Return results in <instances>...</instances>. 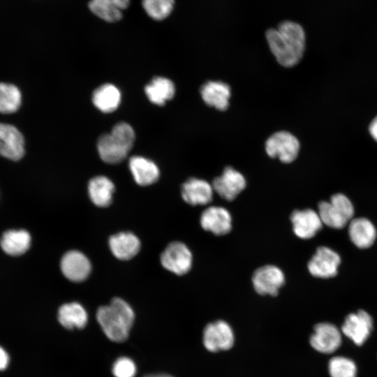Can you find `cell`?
<instances>
[{
  "mask_svg": "<svg viewBox=\"0 0 377 377\" xmlns=\"http://www.w3.org/2000/svg\"><path fill=\"white\" fill-rule=\"evenodd\" d=\"M269 47L276 61L284 67H292L302 59L305 49V33L302 26L284 21L266 32Z\"/></svg>",
  "mask_w": 377,
  "mask_h": 377,
  "instance_id": "6da1fadb",
  "label": "cell"
},
{
  "mask_svg": "<svg viewBox=\"0 0 377 377\" xmlns=\"http://www.w3.org/2000/svg\"><path fill=\"white\" fill-rule=\"evenodd\" d=\"M96 318L108 339L112 341L122 342L128 337L135 314L126 301L115 297L109 305L98 309Z\"/></svg>",
  "mask_w": 377,
  "mask_h": 377,
  "instance_id": "7a4b0ae2",
  "label": "cell"
},
{
  "mask_svg": "<svg viewBox=\"0 0 377 377\" xmlns=\"http://www.w3.org/2000/svg\"><path fill=\"white\" fill-rule=\"evenodd\" d=\"M135 135L132 126L126 122L115 124L110 133L101 135L97 150L103 161L117 164L123 161L132 149Z\"/></svg>",
  "mask_w": 377,
  "mask_h": 377,
  "instance_id": "3957f363",
  "label": "cell"
},
{
  "mask_svg": "<svg viewBox=\"0 0 377 377\" xmlns=\"http://www.w3.org/2000/svg\"><path fill=\"white\" fill-rule=\"evenodd\" d=\"M318 213L323 224L334 229H341L353 219L354 207L348 197L337 193L330 201H322L318 204Z\"/></svg>",
  "mask_w": 377,
  "mask_h": 377,
  "instance_id": "277c9868",
  "label": "cell"
},
{
  "mask_svg": "<svg viewBox=\"0 0 377 377\" xmlns=\"http://www.w3.org/2000/svg\"><path fill=\"white\" fill-rule=\"evenodd\" d=\"M265 150L272 158L289 163L295 160L300 151V142L295 136L287 131L272 134L265 142Z\"/></svg>",
  "mask_w": 377,
  "mask_h": 377,
  "instance_id": "5b68a950",
  "label": "cell"
},
{
  "mask_svg": "<svg viewBox=\"0 0 377 377\" xmlns=\"http://www.w3.org/2000/svg\"><path fill=\"white\" fill-rule=\"evenodd\" d=\"M192 260L191 251L180 242L170 243L161 255L162 266L177 275L186 274L191 267Z\"/></svg>",
  "mask_w": 377,
  "mask_h": 377,
  "instance_id": "8992f818",
  "label": "cell"
},
{
  "mask_svg": "<svg viewBox=\"0 0 377 377\" xmlns=\"http://www.w3.org/2000/svg\"><path fill=\"white\" fill-rule=\"evenodd\" d=\"M284 283L283 272L273 265H263L258 268L252 276L253 288L260 295L276 296Z\"/></svg>",
  "mask_w": 377,
  "mask_h": 377,
  "instance_id": "52a82bcc",
  "label": "cell"
},
{
  "mask_svg": "<svg viewBox=\"0 0 377 377\" xmlns=\"http://www.w3.org/2000/svg\"><path fill=\"white\" fill-rule=\"evenodd\" d=\"M341 263L339 255L326 246H320L309 260V273L318 278L327 279L337 275Z\"/></svg>",
  "mask_w": 377,
  "mask_h": 377,
  "instance_id": "ba28073f",
  "label": "cell"
},
{
  "mask_svg": "<svg viewBox=\"0 0 377 377\" xmlns=\"http://www.w3.org/2000/svg\"><path fill=\"white\" fill-rule=\"evenodd\" d=\"M203 342L211 352L230 349L234 343V334L230 326L223 320L209 323L204 330Z\"/></svg>",
  "mask_w": 377,
  "mask_h": 377,
  "instance_id": "9c48e42d",
  "label": "cell"
},
{
  "mask_svg": "<svg viewBox=\"0 0 377 377\" xmlns=\"http://www.w3.org/2000/svg\"><path fill=\"white\" fill-rule=\"evenodd\" d=\"M244 177L232 167H226L212 182V188L222 198L231 201L246 187Z\"/></svg>",
  "mask_w": 377,
  "mask_h": 377,
  "instance_id": "30bf717a",
  "label": "cell"
},
{
  "mask_svg": "<svg viewBox=\"0 0 377 377\" xmlns=\"http://www.w3.org/2000/svg\"><path fill=\"white\" fill-rule=\"evenodd\" d=\"M24 154V140L14 126L0 123V156L13 161L21 159Z\"/></svg>",
  "mask_w": 377,
  "mask_h": 377,
  "instance_id": "8fae6325",
  "label": "cell"
},
{
  "mask_svg": "<svg viewBox=\"0 0 377 377\" xmlns=\"http://www.w3.org/2000/svg\"><path fill=\"white\" fill-rule=\"evenodd\" d=\"M373 321L364 310L350 313L346 318L341 327L342 332L357 346L362 345L371 334Z\"/></svg>",
  "mask_w": 377,
  "mask_h": 377,
  "instance_id": "7c38bea8",
  "label": "cell"
},
{
  "mask_svg": "<svg viewBox=\"0 0 377 377\" xmlns=\"http://www.w3.org/2000/svg\"><path fill=\"white\" fill-rule=\"evenodd\" d=\"M91 269L89 259L78 251H69L61 260V270L68 279L73 282L84 281Z\"/></svg>",
  "mask_w": 377,
  "mask_h": 377,
  "instance_id": "4fadbf2b",
  "label": "cell"
},
{
  "mask_svg": "<svg viewBox=\"0 0 377 377\" xmlns=\"http://www.w3.org/2000/svg\"><path fill=\"white\" fill-rule=\"evenodd\" d=\"M310 343L320 353H332L337 350L341 343V333L337 327L331 323H318L314 327Z\"/></svg>",
  "mask_w": 377,
  "mask_h": 377,
  "instance_id": "5bb4252c",
  "label": "cell"
},
{
  "mask_svg": "<svg viewBox=\"0 0 377 377\" xmlns=\"http://www.w3.org/2000/svg\"><path fill=\"white\" fill-rule=\"evenodd\" d=\"M290 221L295 235L304 239L314 237L323 225L318 213L312 209L293 211Z\"/></svg>",
  "mask_w": 377,
  "mask_h": 377,
  "instance_id": "9a60e30c",
  "label": "cell"
},
{
  "mask_svg": "<svg viewBox=\"0 0 377 377\" xmlns=\"http://www.w3.org/2000/svg\"><path fill=\"white\" fill-rule=\"evenodd\" d=\"M201 227L216 235H223L232 229V217L230 212L222 207L211 206L201 214Z\"/></svg>",
  "mask_w": 377,
  "mask_h": 377,
  "instance_id": "2e32d148",
  "label": "cell"
},
{
  "mask_svg": "<svg viewBox=\"0 0 377 377\" xmlns=\"http://www.w3.org/2000/svg\"><path fill=\"white\" fill-rule=\"evenodd\" d=\"M214 189L207 181L190 178L182 186L183 200L191 205H204L212 200Z\"/></svg>",
  "mask_w": 377,
  "mask_h": 377,
  "instance_id": "e0dca14e",
  "label": "cell"
},
{
  "mask_svg": "<svg viewBox=\"0 0 377 377\" xmlns=\"http://www.w3.org/2000/svg\"><path fill=\"white\" fill-rule=\"evenodd\" d=\"M230 91V86L221 81H208L200 89L203 101L221 111L228 108Z\"/></svg>",
  "mask_w": 377,
  "mask_h": 377,
  "instance_id": "ac0fdd59",
  "label": "cell"
},
{
  "mask_svg": "<svg viewBox=\"0 0 377 377\" xmlns=\"http://www.w3.org/2000/svg\"><path fill=\"white\" fill-rule=\"evenodd\" d=\"M109 246L117 258L127 260L133 258L139 252L140 242L132 232H123L110 237Z\"/></svg>",
  "mask_w": 377,
  "mask_h": 377,
  "instance_id": "d6986e66",
  "label": "cell"
},
{
  "mask_svg": "<svg viewBox=\"0 0 377 377\" xmlns=\"http://www.w3.org/2000/svg\"><path fill=\"white\" fill-rule=\"evenodd\" d=\"M128 166L135 182L140 186H149L159 178L160 171L156 164L143 156H132Z\"/></svg>",
  "mask_w": 377,
  "mask_h": 377,
  "instance_id": "ffe728a7",
  "label": "cell"
},
{
  "mask_svg": "<svg viewBox=\"0 0 377 377\" xmlns=\"http://www.w3.org/2000/svg\"><path fill=\"white\" fill-rule=\"evenodd\" d=\"M348 235L357 247L367 249L374 243L377 232L369 219L361 217L353 219L349 222Z\"/></svg>",
  "mask_w": 377,
  "mask_h": 377,
  "instance_id": "44dd1931",
  "label": "cell"
},
{
  "mask_svg": "<svg viewBox=\"0 0 377 377\" xmlns=\"http://www.w3.org/2000/svg\"><path fill=\"white\" fill-rule=\"evenodd\" d=\"M31 238L25 230H9L0 239L2 250L8 255L17 256L24 254L30 247Z\"/></svg>",
  "mask_w": 377,
  "mask_h": 377,
  "instance_id": "7402d4cb",
  "label": "cell"
},
{
  "mask_svg": "<svg viewBox=\"0 0 377 377\" xmlns=\"http://www.w3.org/2000/svg\"><path fill=\"white\" fill-rule=\"evenodd\" d=\"M114 185L103 175L93 177L88 184V192L91 200L98 207H105L110 205Z\"/></svg>",
  "mask_w": 377,
  "mask_h": 377,
  "instance_id": "603a6c76",
  "label": "cell"
},
{
  "mask_svg": "<svg viewBox=\"0 0 377 377\" xmlns=\"http://www.w3.org/2000/svg\"><path fill=\"white\" fill-rule=\"evenodd\" d=\"M92 102L101 112L110 113L119 107L121 102V93L116 86L109 83L104 84L94 91Z\"/></svg>",
  "mask_w": 377,
  "mask_h": 377,
  "instance_id": "cb8c5ba5",
  "label": "cell"
},
{
  "mask_svg": "<svg viewBox=\"0 0 377 377\" xmlns=\"http://www.w3.org/2000/svg\"><path fill=\"white\" fill-rule=\"evenodd\" d=\"M148 99L154 104L163 105L172 99L175 94L174 83L164 77H154L145 87Z\"/></svg>",
  "mask_w": 377,
  "mask_h": 377,
  "instance_id": "d4e9b609",
  "label": "cell"
},
{
  "mask_svg": "<svg viewBox=\"0 0 377 377\" xmlns=\"http://www.w3.org/2000/svg\"><path fill=\"white\" fill-rule=\"evenodd\" d=\"M87 311L77 302L64 304L58 311L59 322L68 330L83 328L87 323Z\"/></svg>",
  "mask_w": 377,
  "mask_h": 377,
  "instance_id": "484cf974",
  "label": "cell"
},
{
  "mask_svg": "<svg viewBox=\"0 0 377 377\" xmlns=\"http://www.w3.org/2000/svg\"><path fill=\"white\" fill-rule=\"evenodd\" d=\"M22 95L14 84L0 82V113L12 114L20 107Z\"/></svg>",
  "mask_w": 377,
  "mask_h": 377,
  "instance_id": "4316f807",
  "label": "cell"
},
{
  "mask_svg": "<svg viewBox=\"0 0 377 377\" xmlns=\"http://www.w3.org/2000/svg\"><path fill=\"white\" fill-rule=\"evenodd\" d=\"M142 5L151 18L159 21L165 20L170 15L175 0H142Z\"/></svg>",
  "mask_w": 377,
  "mask_h": 377,
  "instance_id": "83f0119b",
  "label": "cell"
},
{
  "mask_svg": "<svg viewBox=\"0 0 377 377\" xmlns=\"http://www.w3.org/2000/svg\"><path fill=\"white\" fill-rule=\"evenodd\" d=\"M329 373L331 377H356V365L346 357H334L329 362Z\"/></svg>",
  "mask_w": 377,
  "mask_h": 377,
  "instance_id": "f1b7e54d",
  "label": "cell"
},
{
  "mask_svg": "<svg viewBox=\"0 0 377 377\" xmlns=\"http://www.w3.org/2000/svg\"><path fill=\"white\" fill-rule=\"evenodd\" d=\"M88 7L95 15L108 22H118L123 16L121 10L98 0L89 1Z\"/></svg>",
  "mask_w": 377,
  "mask_h": 377,
  "instance_id": "f546056e",
  "label": "cell"
},
{
  "mask_svg": "<svg viewBox=\"0 0 377 377\" xmlns=\"http://www.w3.org/2000/svg\"><path fill=\"white\" fill-rule=\"evenodd\" d=\"M112 373L115 377H134L136 374V367L132 360L121 357L114 362Z\"/></svg>",
  "mask_w": 377,
  "mask_h": 377,
  "instance_id": "4dcf8cb0",
  "label": "cell"
},
{
  "mask_svg": "<svg viewBox=\"0 0 377 377\" xmlns=\"http://www.w3.org/2000/svg\"><path fill=\"white\" fill-rule=\"evenodd\" d=\"M106 4L114 6L119 10H124L130 4V0H98Z\"/></svg>",
  "mask_w": 377,
  "mask_h": 377,
  "instance_id": "1f68e13d",
  "label": "cell"
},
{
  "mask_svg": "<svg viewBox=\"0 0 377 377\" xmlns=\"http://www.w3.org/2000/svg\"><path fill=\"white\" fill-rule=\"evenodd\" d=\"M9 364V356L7 352L0 346V371H3Z\"/></svg>",
  "mask_w": 377,
  "mask_h": 377,
  "instance_id": "d6a6232c",
  "label": "cell"
},
{
  "mask_svg": "<svg viewBox=\"0 0 377 377\" xmlns=\"http://www.w3.org/2000/svg\"><path fill=\"white\" fill-rule=\"evenodd\" d=\"M369 131L371 137L377 141V116L371 121L369 127Z\"/></svg>",
  "mask_w": 377,
  "mask_h": 377,
  "instance_id": "836d02e7",
  "label": "cell"
},
{
  "mask_svg": "<svg viewBox=\"0 0 377 377\" xmlns=\"http://www.w3.org/2000/svg\"><path fill=\"white\" fill-rule=\"evenodd\" d=\"M144 377H172V376L168 374H149Z\"/></svg>",
  "mask_w": 377,
  "mask_h": 377,
  "instance_id": "e575fe53",
  "label": "cell"
}]
</instances>
